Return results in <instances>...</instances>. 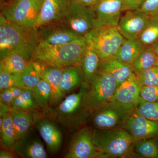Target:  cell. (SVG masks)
I'll return each instance as SVG.
<instances>
[{
    "label": "cell",
    "mask_w": 158,
    "mask_h": 158,
    "mask_svg": "<svg viewBox=\"0 0 158 158\" xmlns=\"http://www.w3.org/2000/svg\"><path fill=\"white\" fill-rule=\"evenodd\" d=\"M39 42L35 27L27 28L0 15V57L18 54L30 61Z\"/></svg>",
    "instance_id": "6da1fadb"
},
{
    "label": "cell",
    "mask_w": 158,
    "mask_h": 158,
    "mask_svg": "<svg viewBox=\"0 0 158 158\" xmlns=\"http://www.w3.org/2000/svg\"><path fill=\"white\" fill-rule=\"evenodd\" d=\"M88 45L85 36L65 44L39 43L31 60L42 66L64 68L77 65Z\"/></svg>",
    "instance_id": "7a4b0ae2"
},
{
    "label": "cell",
    "mask_w": 158,
    "mask_h": 158,
    "mask_svg": "<svg viewBox=\"0 0 158 158\" xmlns=\"http://www.w3.org/2000/svg\"><path fill=\"white\" fill-rule=\"evenodd\" d=\"M88 87V83L84 82L80 86L78 92L66 97L56 108H49L44 111V115L69 129L80 128L90 118V115L85 112L82 106Z\"/></svg>",
    "instance_id": "3957f363"
},
{
    "label": "cell",
    "mask_w": 158,
    "mask_h": 158,
    "mask_svg": "<svg viewBox=\"0 0 158 158\" xmlns=\"http://www.w3.org/2000/svg\"><path fill=\"white\" fill-rule=\"evenodd\" d=\"M93 143L102 158L136 157L134 143L127 131L122 127L92 129Z\"/></svg>",
    "instance_id": "277c9868"
},
{
    "label": "cell",
    "mask_w": 158,
    "mask_h": 158,
    "mask_svg": "<svg viewBox=\"0 0 158 158\" xmlns=\"http://www.w3.org/2000/svg\"><path fill=\"white\" fill-rule=\"evenodd\" d=\"M88 85L82 106L85 112L91 116L97 109L113 100L118 86L111 75L100 70H98Z\"/></svg>",
    "instance_id": "5b68a950"
},
{
    "label": "cell",
    "mask_w": 158,
    "mask_h": 158,
    "mask_svg": "<svg viewBox=\"0 0 158 158\" xmlns=\"http://www.w3.org/2000/svg\"><path fill=\"white\" fill-rule=\"evenodd\" d=\"M85 37L102 61L116 56L124 38L117 27L107 26L94 28Z\"/></svg>",
    "instance_id": "8992f818"
},
{
    "label": "cell",
    "mask_w": 158,
    "mask_h": 158,
    "mask_svg": "<svg viewBox=\"0 0 158 158\" xmlns=\"http://www.w3.org/2000/svg\"><path fill=\"white\" fill-rule=\"evenodd\" d=\"M43 0H11L2 6L1 14L11 22L34 27Z\"/></svg>",
    "instance_id": "52a82bcc"
},
{
    "label": "cell",
    "mask_w": 158,
    "mask_h": 158,
    "mask_svg": "<svg viewBox=\"0 0 158 158\" xmlns=\"http://www.w3.org/2000/svg\"><path fill=\"white\" fill-rule=\"evenodd\" d=\"M135 110L113 100L93 112L90 117L91 125L99 129L121 127L125 118Z\"/></svg>",
    "instance_id": "ba28073f"
},
{
    "label": "cell",
    "mask_w": 158,
    "mask_h": 158,
    "mask_svg": "<svg viewBox=\"0 0 158 158\" xmlns=\"http://www.w3.org/2000/svg\"><path fill=\"white\" fill-rule=\"evenodd\" d=\"M95 19L93 7L85 6L79 0H72L67 14L61 21L72 31L85 36L94 28Z\"/></svg>",
    "instance_id": "9c48e42d"
},
{
    "label": "cell",
    "mask_w": 158,
    "mask_h": 158,
    "mask_svg": "<svg viewBox=\"0 0 158 158\" xmlns=\"http://www.w3.org/2000/svg\"><path fill=\"white\" fill-rule=\"evenodd\" d=\"M121 127L129 133L134 144L158 135V122L141 116L136 109L125 118Z\"/></svg>",
    "instance_id": "30bf717a"
},
{
    "label": "cell",
    "mask_w": 158,
    "mask_h": 158,
    "mask_svg": "<svg viewBox=\"0 0 158 158\" xmlns=\"http://www.w3.org/2000/svg\"><path fill=\"white\" fill-rule=\"evenodd\" d=\"M36 34L39 43L51 44H65L83 37L68 28L61 21L38 27Z\"/></svg>",
    "instance_id": "8fae6325"
},
{
    "label": "cell",
    "mask_w": 158,
    "mask_h": 158,
    "mask_svg": "<svg viewBox=\"0 0 158 158\" xmlns=\"http://www.w3.org/2000/svg\"><path fill=\"white\" fill-rule=\"evenodd\" d=\"M95 12L94 28L117 27L124 11V0H101L93 7Z\"/></svg>",
    "instance_id": "7c38bea8"
},
{
    "label": "cell",
    "mask_w": 158,
    "mask_h": 158,
    "mask_svg": "<svg viewBox=\"0 0 158 158\" xmlns=\"http://www.w3.org/2000/svg\"><path fill=\"white\" fill-rule=\"evenodd\" d=\"M65 157L102 158L101 153L94 144L91 129L83 127L74 136Z\"/></svg>",
    "instance_id": "4fadbf2b"
},
{
    "label": "cell",
    "mask_w": 158,
    "mask_h": 158,
    "mask_svg": "<svg viewBox=\"0 0 158 158\" xmlns=\"http://www.w3.org/2000/svg\"><path fill=\"white\" fill-rule=\"evenodd\" d=\"M150 16L139 10L126 11L125 14L120 18L117 28L124 38L138 40Z\"/></svg>",
    "instance_id": "5bb4252c"
},
{
    "label": "cell",
    "mask_w": 158,
    "mask_h": 158,
    "mask_svg": "<svg viewBox=\"0 0 158 158\" xmlns=\"http://www.w3.org/2000/svg\"><path fill=\"white\" fill-rule=\"evenodd\" d=\"M72 0H43L34 27L60 21L64 18Z\"/></svg>",
    "instance_id": "9a60e30c"
},
{
    "label": "cell",
    "mask_w": 158,
    "mask_h": 158,
    "mask_svg": "<svg viewBox=\"0 0 158 158\" xmlns=\"http://www.w3.org/2000/svg\"><path fill=\"white\" fill-rule=\"evenodd\" d=\"M141 87L135 73H133L117 86L113 100L121 104L136 109L140 101Z\"/></svg>",
    "instance_id": "2e32d148"
},
{
    "label": "cell",
    "mask_w": 158,
    "mask_h": 158,
    "mask_svg": "<svg viewBox=\"0 0 158 158\" xmlns=\"http://www.w3.org/2000/svg\"><path fill=\"white\" fill-rule=\"evenodd\" d=\"M36 126L49 152L53 154L56 153L62 141V133L56 125L50 118H41L36 121Z\"/></svg>",
    "instance_id": "e0dca14e"
},
{
    "label": "cell",
    "mask_w": 158,
    "mask_h": 158,
    "mask_svg": "<svg viewBox=\"0 0 158 158\" xmlns=\"http://www.w3.org/2000/svg\"><path fill=\"white\" fill-rule=\"evenodd\" d=\"M14 152L22 158L48 157L43 145L40 140L34 137L25 136L15 141L12 147Z\"/></svg>",
    "instance_id": "ac0fdd59"
},
{
    "label": "cell",
    "mask_w": 158,
    "mask_h": 158,
    "mask_svg": "<svg viewBox=\"0 0 158 158\" xmlns=\"http://www.w3.org/2000/svg\"><path fill=\"white\" fill-rule=\"evenodd\" d=\"M98 70L111 75L118 86L134 73L131 65L120 61L116 56L102 61Z\"/></svg>",
    "instance_id": "d6986e66"
},
{
    "label": "cell",
    "mask_w": 158,
    "mask_h": 158,
    "mask_svg": "<svg viewBox=\"0 0 158 158\" xmlns=\"http://www.w3.org/2000/svg\"><path fill=\"white\" fill-rule=\"evenodd\" d=\"M40 77L48 83L52 90L51 105L56 106L62 101L65 94L60 88L62 69L41 65Z\"/></svg>",
    "instance_id": "ffe728a7"
},
{
    "label": "cell",
    "mask_w": 158,
    "mask_h": 158,
    "mask_svg": "<svg viewBox=\"0 0 158 158\" xmlns=\"http://www.w3.org/2000/svg\"><path fill=\"white\" fill-rule=\"evenodd\" d=\"M101 62V59L96 51L88 43L77 65L81 69L85 81L88 84L97 72Z\"/></svg>",
    "instance_id": "44dd1931"
},
{
    "label": "cell",
    "mask_w": 158,
    "mask_h": 158,
    "mask_svg": "<svg viewBox=\"0 0 158 158\" xmlns=\"http://www.w3.org/2000/svg\"><path fill=\"white\" fill-rule=\"evenodd\" d=\"M85 81L81 69L78 65L62 69L60 88L65 94L70 93Z\"/></svg>",
    "instance_id": "7402d4cb"
},
{
    "label": "cell",
    "mask_w": 158,
    "mask_h": 158,
    "mask_svg": "<svg viewBox=\"0 0 158 158\" xmlns=\"http://www.w3.org/2000/svg\"><path fill=\"white\" fill-rule=\"evenodd\" d=\"M16 141L20 140L27 134L34 123L32 113L26 111L12 110L10 111Z\"/></svg>",
    "instance_id": "603a6c76"
},
{
    "label": "cell",
    "mask_w": 158,
    "mask_h": 158,
    "mask_svg": "<svg viewBox=\"0 0 158 158\" xmlns=\"http://www.w3.org/2000/svg\"><path fill=\"white\" fill-rule=\"evenodd\" d=\"M144 46L138 40L124 38L115 56L120 61L131 65Z\"/></svg>",
    "instance_id": "cb8c5ba5"
},
{
    "label": "cell",
    "mask_w": 158,
    "mask_h": 158,
    "mask_svg": "<svg viewBox=\"0 0 158 158\" xmlns=\"http://www.w3.org/2000/svg\"><path fill=\"white\" fill-rule=\"evenodd\" d=\"M156 59L157 56L153 50L152 46H144L131 64L134 73L153 67Z\"/></svg>",
    "instance_id": "d4e9b609"
},
{
    "label": "cell",
    "mask_w": 158,
    "mask_h": 158,
    "mask_svg": "<svg viewBox=\"0 0 158 158\" xmlns=\"http://www.w3.org/2000/svg\"><path fill=\"white\" fill-rule=\"evenodd\" d=\"M30 61L19 54H9L1 59L0 69L11 73H22Z\"/></svg>",
    "instance_id": "484cf974"
},
{
    "label": "cell",
    "mask_w": 158,
    "mask_h": 158,
    "mask_svg": "<svg viewBox=\"0 0 158 158\" xmlns=\"http://www.w3.org/2000/svg\"><path fill=\"white\" fill-rule=\"evenodd\" d=\"M32 89L26 88L15 100L11 106L12 110L26 111L33 113L39 110Z\"/></svg>",
    "instance_id": "4316f807"
},
{
    "label": "cell",
    "mask_w": 158,
    "mask_h": 158,
    "mask_svg": "<svg viewBox=\"0 0 158 158\" xmlns=\"http://www.w3.org/2000/svg\"><path fill=\"white\" fill-rule=\"evenodd\" d=\"M134 152L136 157L158 158L157 137L141 140L135 143Z\"/></svg>",
    "instance_id": "83f0119b"
},
{
    "label": "cell",
    "mask_w": 158,
    "mask_h": 158,
    "mask_svg": "<svg viewBox=\"0 0 158 158\" xmlns=\"http://www.w3.org/2000/svg\"><path fill=\"white\" fill-rule=\"evenodd\" d=\"M2 116L3 123L0 126L2 144L6 149H11L16 141L12 116L9 112Z\"/></svg>",
    "instance_id": "f1b7e54d"
},
{
    "label": "cell",
    "mask_w": 158,
    "mask_h": 158,
    "mask_svg": "<svg viewBox=\"0 0 158 158\" xmlns=\"http://www.w3.org/2000/svg\"><path fill=\"white\" fill-rule=\"evenodd\" d=\"M34 98L40 108L43 111L48 109L52 99V90L46 81L41 79L33 89Z\"/></svg>",
    "instance_id": "f546056e"
},
{
    "label": "cell",
    "mask_w": 158,
    "mask_h": 158,
    "mask_svg": "<svg viewBox=\"0 0 158 158\" xmlns=\"http://www.w3.org/2000/svg\"><path fill=\"white\" fill-rule=\"evenodd\" d=\"M138 40L145 46H152L158 40V14L151 15Z\"/></svg>",
    "instance_id": "4dcf8cb0"
},
{
    "label": "cell",
    "mask_w": 158,
    "mask_h": 158,
    "mask_svg": "<svg viewBox=\"0 0 158 158\" xmlns=\"http://www.w3.org/2000/svg\"><path fill=\"white\" fill-rule=\"evenodd\" d=\"M41 66L38 62L30 60L27 67L21 73L26 88L33 89L41 80Z\"/></svg>",
    "instance_id": "1f68e13d"
},
{
    "label": "cell",
    "mask_w": 158,
    "mask_h": 158,
    "mask_svg": "<svg viewBox=\"0 0 158 158\" xmlns=\"http://www.w3.org/2000/svg\"><path fill=\"white\" fill-rule=\"evenodd\" d=\"M11 87L26 88L21 73H11L0 69V90Z\"/></svg>",
    "instance_id": "d6a6232c"
},
{
    "label": "cell",
    "mask_w": 158,
    "mask_h": 158,
    "mask_svg": "<svg viewBox=\"0 0 158 158\" xmlns=\"http://www.w3.org/2000/svg\"><path fill=\"white\" fill-rule=\"evenodd\" d=\"M136 110L141 116L150 120L158 122V101H145L140 98Z\"/></svg>",
    "instance_id": "836d02e7"
},
{
    "label": "cell",
    "mask_w": 158,
    "mask_h": 158,
    "mask_svg": "<svg viewBox=\"0 0 158 158\" xmlns=\"http://www.w3.org/2000/svg\"><path fill=\"white\" fill-rule=\"evenodd\" d=\"M135 74L141 87L158 86V68L156 66Z\"/></svg>",
    "instance_id": "e575fe53"
},
{
    "label": "cell",
    "mask_w": 158,
    "mask_h": 158,
    "mask_svg": "<svg viewBox=\"0 0 158 158\" xmlns=\"http://www.w3.org/2000/svg\"><path fill=\"white\" fill-rule=\"evenodd\" d=\"M25 88L11 87L2 90L0 94L1 103L11 108L15 99L22 93Z\"/></svg>",
    "instance_id": "d590c367"
},
{
    "label": "cell",
    "mask_w": 158,
    "mask_h": 158,
    "mask_svg": "<svg viewBox=\"0 0 158 158\" xmlns=\"http://www.w3.org/2000/svg\"><path fill=\"white\" fill-rule=\"evenodd\" d=\"M140 98L145 101L158 102V86L141 87Z\"/></svg>",
    "instance_id": "8d00e7d4"
},
{
    "label": "cell",
    "mask_w": 158,
    "mask_h": 158,
    "mask_svg": "<svg viewBox=\"0 0 158 158\" xmlns=\"http://www.w3.org/2000/svg\"><path fill=\"white\" fill-rule=\"evenodd\" d=\"M148 15L158 14V0H146V2L138 10Z\"/></svg>",
    "instance_id": "74e56055"
},
{
    "label": "cell",
    "mask_w": 158,
    "mask_h": 158,
    "mask_svg": "<svg viewBox=\"0 0 158 158\" xmlns=\"http://www.w3.org/2000/svg\"><path fill=\"white\" fill-rule=\"evenodd\" d=\"M146 0H124V11H135L140 9Z\"/></svg>",
    "instance_id": "f35d334b"
},
{
    "label": "cell",
    "mask_w": 158,
    "mask_h": 158,
    "mask_svg": "<svg viewBox=\"0 0 158 158\" xmlns=\"http://www.w3.org/2000/svg\"><path fill=\"white\" fill-rule=\"evenodd\" d=\"M82 4L88 6L94 7L101 0H79Z\"/></svg>",
    "instance_id": "ab89813d"
},
{
    "label": "cell",
    "mask_w": 158,
    "mask_h": 158,
    "mask_svg": "<svg viewBox=\"0 0 158 158\" xmlns=\"http://www.w3.org/2000/svg\"><path fill=\"white\" fill-rule=\"evenodd\" d=\"M1 158H14V156L8 151L1 150L0 152Z\"/></svg>",
    "instance_id": "60d3db41"
},
{
    "label": "cell",
    "mask_w": 158,
    "mask_h": 158,
    "mask_svg": "<svg viewBox=\"0 0 158 158\" xmlns=\"http://www.w3.org/2000/svg\"><path fill=\"white\" fill-rule=\"evenodd\" d=\"M152 46L156 56H158V40Z\"/></svg>",
    "instance_id": "b9f144b4"
},
{
    "label": "cell",
    "mask_w": 158,
    "mask_h": 158,
    "mask_svg": "<svg viewBox=\"0 0 158 158\" xmlns=\"http://www.w3.org/2000/svg\"><path fill=\"white\" fill-rule=\"evenodd\" d=\"M154 66H156V67H157L158 68V56H157L156 60V62H155V64Z\"/></svg>",
    "instance_id": "7bdbcfd3"
},
{
    "label": "cell",
    "mask_w": 158,
    "mask_h": 158,
    "mask_svg": "<svg viewBox=\"0 0 158 158\" xmlns=\"http://www.w3.org/2000/svg\"><path fill=\"white\" fill-rule=\"evenodd\" d=\"M157 137L158 139V135L157 136Z\"/></svg>",
    "instance_id": "ee69618b"
}]
</instances>
